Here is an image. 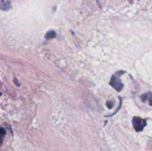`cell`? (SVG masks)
<instances>
[{"label": "cell", "instance_id": "cell-1", "mask_svg": "<svg viewBox=\"0 0 152 151\" xmlns=\"http://www.w3.org/2000/svg\"><path fill=\"white\" fill-rule=\"evenodd\" d=\"M120 73H121V71L117 73L115 75L113 76L111 78V81H110V84L117 91H121V90L123 87V84L121 82L120 78Z\"/></svg>", "mask_w": 152, "mask_h": 151}, {"label": "cell", "instance_id": "cell-2", "mask_svg": "<svg viewBox=\"0 0 152 151\" xmlns=\"http://www.w3.org/2000/svg\"><path fill=\"white\" fill-rule=\"evenodd\" d=\"M132 124H133L134 128L137 132L142 131L144 127L146 126V121L145 119L140 118V117H134L132 119Z\"/></svg>", "mask_w": 152, "mask_h": 151}, {"label": "cell", "instance_id": "cell-3", "mask_svg": "<svg viewBox=\"0 0 152 151\" xmlns=\"http://www.w3.org/2000/svg\"><path fill=\"white\" fill-rule=\"evenodd\" d=\"M11 8V1H4V0H1L0 2V9L1 10H8Z\"/></svg>", "mask_w": 152, "mask_h": 151}, {"label": "cell", "instance_id": "cell-4", "mask_svg": "<svg viewBox=\"0 0 152 151\" xmlns=\"http://www.w3.org/2000/svg\"><path fill=\"white\" fill-rule=\"evenodd\" d=\"M141 99H142V102H145L147 100H148L149 102V105L152 106V93H146L145 94L142 95L140 96Z\"/></svg>", "mask_w": 152, "mask_h": 151}, {"label": "cell", "instance_id": "cell-5", "mask_svg": "<svg viewBox=\"0 0 152 151\" xmlns=\"http://www.w3.org/2000/svg\"><path fill=\"white\" fill-rule=\"evenodd\" d=\"M56 32L54 30H50L45 34V38L46 39H50V38H53L54 37H56Z\"/></svg>", "mask_w": 152, "mask_h": 151}, {"label": "cell", "instance_id": "cell-6", "mask_svg": "<svg viewBox=\"0 0 152 151\" xmlns=\"http://www.w3.org/2000/svg\"><path fill=\"white\" fill-rule=\"evenodd\" d=\"M6 131L4 128L2 127H0V144H2L3 140H4V136H5Z\"/></svg>", "mask_w": 152, "mask_h": 151}, {"label": "cell", "instance_id": "cell-7", "mask_svg": "<svg viewBox=\"0 0 152 151\" xmlns=\"http://www.w3.org/2000/svg\"><path fill=\"white\" fill-rule=\"evenodd\" d=\"M107 106H108V107L109 108V109H111V108L114 107V102H107Z\"/></svg>", "mask_w": 152, "mask_h": 151}]
</instances>
